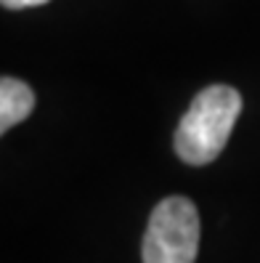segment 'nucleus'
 Here are the masks:
<instances>
[{"label": "nucleus", "mask_w": 260, "mask_h": 263, "mask_svg": "<svg viewBox=\"0 0 260 263\" xmlns=\"http://www.w3.org/2000/svg\"><path fill=\"white\" fill-rule=\"evenodd\" d=\"M242 115V93L231 85H207L181 117L173 146L186 165H207L226 149Z\"/></svg>", "instance_id": "f257e3e1"}, {"label": "nucleus", "mask_w": 260, "mask_h": 263, "mask_svg": "<svg viewBox=\"0 0 260 263\" xmlns=\"http://www.w3.org/2000/svg\"><path fill=\"white\" fill-rule=\"evenodd\" d=\"M199 213L189 197H165L144 234V263H194L199 253Z\"/></svg>", "instance_id": "f03ea898"}, {"label": "nucleus", "mask_w": 260, "mask_h": 263, "mask_svg": "<svg viewBox=\"0 0 260 263\" xmlns=\"http://www.w3.org/2000/svg\"><path fill=\"white\" fill-rule=\"evenodd\" d=\"M35 109V93L16 77H0V136L27 120Z\"/></svg>", "instance_id": "7ed1b4c3"}, {"label": "nucleus", "mask_w": 260, "mask_h": 263, "mask_svg": "<svg viewBox=\"0 0 260 263\" xmlns=\"http://www.w3.org/2000/svg\"><path fill=\"white\" fill-rule=\"evenodd\" d=\"M43 3H48V0H0V6H6V8H35V6H43Z\"/></svg>", "instance_id": "20e7f679"}]
</instances>
